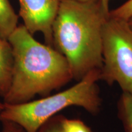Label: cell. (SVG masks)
I'll use <instances>...</instances> for the list:
<instances>
[{
  "label": "cell",
  "mask_w": 132,
  "mask_h": 132,
  "mask_svg": "<svg viewBox=\"0 0 132 132\" xmlns=\"http://www.w3.org/2000/svg\"><path fill=\"white\" fill-rule=\"evenodd\" d=\"M128 24H129V25L130 26V28H131V29H132V16L131 18H130L129 20H128Z\"/></svg>",
  "instance_id": "4fadbf2b"
},
{
  "label": "cell",
  "mask_w": 132,
  "mask_h": 132,
  "mask_svg": "<svg viewBox=\"0 0 132 132\" xmlns=\"http://www.w3.org/2000/svg\"><path fill=\"white\" fill-rule=\"evenodd\" d=\"M82 1H85V0H82Z\"/></svg>",
  "instance_id": "9a60e30c"
},
{
  "label": "cell",
  "mask_w": 132,
  "mask_h": 132,
  "mask_svg": "<svg viewBox=\"0 0 132 132\" xmlns=\"http://www.w3.org/2000/svg\"><path fill=\"white\" fill-rule=\"evenodd\" d=\"M100 80L118 83L132 95V29L127 20L109 16L102 34Z\"/></svg>",
  "instance_id": "277c9868"
},
{
  "label": "cell",
  "mask_w": 132,
  "mask_h": 132,
  "mask_svg": "<svg viewBox=\"0 0 132 132\" xmlns=\"http://www.w3.org/2000/svg\"><path fill=\"white\" fill-rule=\"evenodd\" d=\"M14 54L9 40L0 38V93L7 94L12 81Z\"/></svg>",
  "instance_id": "8992f818"
},
{
  "label": "cell",
  "mask_w": 132,
  "mask_h": 132,
  "mask_svg": "<svg viewBox=\"0 0 132 132\" xmlns=\"http://www.w3.org/2000/svg\"><path fill=\"white\" fill-rule=\"evenodd\" d=\"M12 47L14 66L5 103L31 101L36 95L48 96L73 80L65 57L54 47L36 40L23 24L7 39Z\"/></svg>",
  "instance_id": "7a4b0ae2"
},
{
  "label": "cell",
  "mask_w": 132,
  "mask_h": 132,
  "mask_svg": "<svg viewBox=\"0 0 132 132\" xmlns=\"http://www.w3.org/2000/svg\"><path fill=\"white\" fill-rule=\"evenodd\" d=\"M18 20L9 0H0V38L7 40L18 26Z\"/></svg>",
  "instance_id": "ba28073f"
},
{
  "label": "cell",
  "mask_w": 132,
  "mask_h": 132,
  "mask_svg": "<svg viewBox=\"0 0 132 132\" xmlns=\"http://www.w3.org/2000/svg\"><path fill=\"white\" fill-rule=\"evenodd\" d=\"M104 1H106V2H108V3H109V2H110V0H104Z\"/></svg>",
  "instance_id": "5bb4252c"
},
{
  "label": "cell",
  "mask_w": 132,
  "mask_h": 132,
  "mask_svg": "<svg viewBox=\"0 0 132 132\" xmlns=\"http://www.w3.org/2000/svg\"><path fill=\"white\" fill-rule=\"evenodd\" d=\"M118 113L125 132H132V95L122 92L118 102Z\"/></svg>",
  "instance_id": "9c48e42d"
},
{
  "label": "cell",
  "mask_w": 132,
  "mask_h": 132,
  "mask_svg": "<svg viewBox=\"0 0 132 132\" xmlns=\"http://www.w3.org/2000/svg\"><path fill=\"white\" fill-rule=\"evenodd\" d=\"M110 12L104 0H60L53 24V47L67 59L73 80L101 70L102 34Z\"/></svg>",
  "instance_id": "6da1fadb"
},
{
  "label": "cell",
  "mask_w": 132,
  "mask_h": 132,
  "mask_svg": "<svg viewBox=\"0 0 132 132\" xmlns=\"http://www.w3.org/2000/svg\"><path fill=\"white\" fill-rule=\"evenodd\" d=\"M110 15L128 21L132 16V0H127L119 7L110 11Z\"/></svg>",
  "instance_id": "30bf717a"
},
{
  "label": "cell",
  "mask_w": 132,
  "mask_h": 132,
  "mask_svg": "<svg viewBox=\"0 0 132 132\" xmlns=\"http://www.w3.org/2000/svg\"><path fill=\"white\" fill-rule=\"evenodd\" d=\"M99 80L100 70H94L76 85L56 94L16 105L4 102L0 121L16 123L26 132H37L49 119L69 106L81 107L91 114H96L102 105Z\"/></svg>",
  "instance_id": "3957f363"
},
{
  "label": "cell",
  "mask_w": 132,
  "mask_h": 132,
  "mask_svg": "<svg viewBox=\"0 0 132 132\" xmlns=\"http://www.w3.org/2000/svg\"><path fill=\"white\" fill-rule=\"evenodd\" d=\"M19 16L24 27L32 35L42 33L46 44L53 47V24L60 0H19Z\"/></svg>",
  "instance_id": "5b68a950"
},
{
  "label": "cell",
  "mask_w": 132,
  "mask_h": 132,
  "mask_svg": "<svg viewBox=\"0 0 132 132\" xmlns=\"http://www.w3.org/2000/svg\"><path fill=\"white\" fill-rule=\"evenodd\" d=\"M37 132H92L83 122L69 119L62 115H55L49 119Z\"/></svg>",
  "instance_id": "52a82bcc"
},
{
  "label": "cell",
  "mask_w": 132,
  "mask_h": 132,
  "mask_svg": "<svg viewBox=\"0 0 132 132\" xmlns=\"http://www.w3.org/2000/svg\"><path fill=\"white\" fill-rule=\"evenodd\" d=\"M2 130L1 132H26L19 125L11 121H1Z\"/></svg>",
  "instance_id": "8fae6325"
},
{
  "label": "cell",
  "mask_w": 132,
  "mask_h": 132,
  "mask_svg": "<svg viewBox=\"0 0 132 132\" xmlns=\"http://www.w3.org/2000/svg\"><path fill=\"white\" fill-rule=\"evenodd\" d=\"M4 101H3L2 95H1V94L0 93V113L2 111L3 108H4Z\"/></svg>",
  "instance_id": "7c38bea8"
}]
</instances>
